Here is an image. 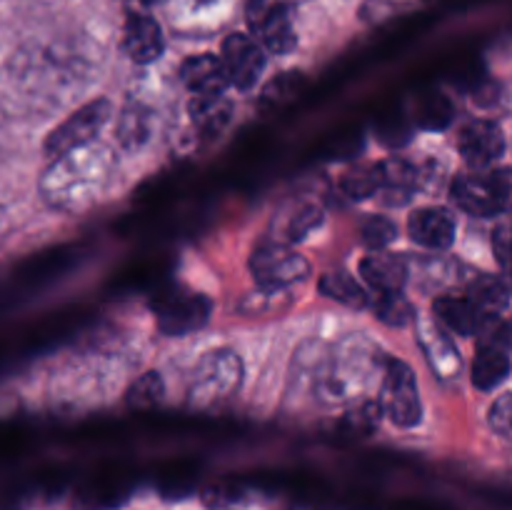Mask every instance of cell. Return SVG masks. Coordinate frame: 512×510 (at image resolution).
Wrapping results in <instances>:
<instances>
[{"label":"cell","instance_id":"10","mask_svg":"<svg viewBox=\"0 0 512 510\" xmlns=\"http://www.w3.org/2000/svg\"><path fill=\"white\" fill-rule=\"evenodd\" d=\"M220 60L233 88L253 90L265 70V48L253 35L233 33L223 40Z\"/></svg>","mask_w":512,"mask_h":510},{"label":"cell","instance_id":"8","mask_svg":"<svg viewBox=\"0 0 512 510\" xmlns=\"http://www.w3.org/2000/svg\"><path fill=\"white\" fill-rule=\"evenodd\" d=\"M158 328L165 335H188L203 328L213 313V300L203 293H193L185 288H173L158 295L153 303Z\"/></svg>","mask_w":512,"mask_h":510},{"label":"cell","instance_id":"33","mask_svg":"<svg viewBox=\"0 0 512 510\" xmlns=\"http://www.w3.org/2000/svg\"><path fill=\"white\" fill-rule=\"evenodd\" d=\"M140 3H145V5H150V3H155V0H140Z\"/></svg>","mask_w":512,"mask_h":510},{"label":"cell","instance_id":"7","mask_svg":"<svg viewBox=\"0 0 512 510\" xmlns=\"http://www.w3.org/2000/svg\"><path fill=\"white\" fill-rule=\"evenodd\" d=\"M250 273L263 290H283L310 275V263L285 243H263L250 255Z\"/></svg>","mask_w":512,"mask_h":510},{"label":"cell","instance_id":"32","mask_svg":"<svg viewBox=\"0 0 512 510\" xmlns=\"http://www.w3.org/2000/svg\"><path fill=\"white\" fill-rule=\"evenodd\" d=\"M493 343H498L500 348L512 350V318L503 320L493 328Z\"/></svg>","mask_w":512,"mask_h":510},{"label":"cell","instance_id":"11","mask_svg":"<svg viewBox=\"0 0 512 510\" xmlns=\"http://www.w3.org/2000/svg\"><path fill=\"white\" fill-rule=\"evenodd\" d=\"M458 150L473 170H485L505 153V135L493 120H473L458 135Z\"/></svg>","mask_w":512,"mask_h":510},{"label":"cell","instance_id":"19","mask_svg":"<svg viewBox=\"0 0 512 510\" xmlns=\"http://www.w3.org/2000/svg\"><path fill=\"white\" fill-rule=\"evenodd\" d=\"M465 298H468L490 323L498 325V318L510 305V285L505 283V280L495 278V275H478V278L470 280L468 295H465Z\"/></svg>","mask_w":512,"mask_h":510},{"label":"cell","instance_id":"23","mask_svg":"<svg viewBox=\"0 0 512 510\" xmlns=\"http://www.w3.org/2000/svg\"><path fill=\"white\" fill-rule=\"evenodd\" d=\"M318 288L325 298L338 300V303L348 305V308H365V305H368V293H365L363 285H360L350 273L323 275Z\"/></svg>","mask_w":512,"mask_h":510},{"label":"cell","instance_id":"2","mask_svg":"<svg viewBox=\"0 0 512 510\" xmlns=\"http://www.w3.org/2000/svg\"><path fill=\"white\" fill-rule=\"evenodd\" d=\"M388 360L380 358V348L370 343L363 335L343 340L325 365L318 378V393L328 403H343V400H355L370 388L373 378L378 375L380 365Z\"/></svg>","mask_w":512,"mask_h":510},{"label":"cell","instance_id":"15","mask_svg":"<svg viewBox=\"0 0 512 510\" xmlns=\"http://www.w3.org/2000/svg\"><path fill=\"white\" fill-rule=\"evenodd\" d=\"M180 80L193 95H220L230 85L220 55H193L180 65Z\"/></svg>","mask_w":512,"mask_h":510},{"label":"cell","instance_id":"1","mask_svg":"<svg viewBox=\"0 0 512 510\" xmlns=\"http://www.w3.org/2000/svg\"><path fill=\"white\" fill-rule=\"evenodd\" d=\"M113 173V153L105 145H83L53 158L40 180L45 203L58 210H83L98 198Z\"/></svg>","mask_w":512,"mask_h":510},{"label":"cell","instance_id":"5","mask_svg":"<svg viewBox=\"0 0 512 510\" xmlns=\"http://www.w3.org/2000/svg\"><path fill=\"white\" fill-rule=\"evenodd\" d=\"M250 35L275 55H285L298 45L293 25V0H250L245 8Z\"/></svg>","mask_w":512,"mask_h":510},{"label":"cell","instance_id":"22","mask_svg":"<svg viewBox=\"0 0 512 510\" xmlns=\"http://www.w3.org/2000/svg\"><path fill=\"white\" fill-rule=\"evenodd\" d=\"M383 185V165L380 163H360L345 170L340 188L350 200H368L373 195H380Z\"/></svg>","mask_w":512,"mask_h":510},{"label":"cell","instance_id":"16","mask_svg":"<svg viewBox=\"0 0 512 510\" xmlns=\"http://www.w3.org/2000/svg\"><path fill=\"white\" fill-rule=\"evenodd\" d=\"M360 275L370 288L378 290V295L400 293L403 285L408 283V260L403 255L375 250L373 255L363 258Z\"/></svg>","mask_w":512,"mask_h":510},{"label":"cell","instance_id":"3","mask_svg":"<svg viewBox=\"0 0 512 510\" xmlns=\"http://www.w3.org/2000/svg\"><path fill=\"white\" fill-rule=\"evenodd\" d=\"M450 198L463 213L475 218L512 213V168L455 175Z\"/></svg>","mask_w":512,"mask_h":510},{"label":"cell","instance_id":"26","mask_svg":"<svg viewBox=\"0 0 512 510\" xmlns=\"http://www.w3.org/2000/svg\"><path fill=\"white\" fill-rule=\"evenodd\" d=\"M150 133V113L143 108H125L120 115L118 138L125 148H138Z\"/></svg>","mask_w":512,"mask_h":510},{"label":"cell","instance_id":"18","mask_svg":"<svg viewBox=\"0 0 512 510\" xmlns=\"http://www.w3.org/2000/svg\"><path fill=\"white\" fill-rule=\"evenodd\" d=\"M188 113L200 135L215 138V135L228 128L230 118H233V103L225 98V93L193 95V100L188 105Z\"/></svg>","mask_w":512,"mask_h":510},{"label":"cell","instance_id":"6","mask_svg":"<svg viewBox=\"0 0 512 510\" xmlns=\"http://www.w3.org/2000/svg\"><path fill=\"white\" fill-rule=\"evenodd\" d=\"M380 405L383 413L400 428H415L423 418L418 383L415 373L403 360H388L383 368V385H380Z\"/></svg>","mask_w":512,"mask_h":510},{"label":"cell","instance_id":"34","mask_svg":"<svg viewBox=\"0 0 512 510\" xmlns=\"http://www.w3.org/2000/svg\"><path fill=\"white\" fill-rule=\"evenodd\" d=\"M290 510H310V508H290Z\"/></svg>","mask_w":512,"mask_h":510},{"label":"cell","instance_id":"12","mask_svg":"<svg viewBox=\"0 0 512 510\" xmlns=\"http://www.w3.org/2000/svg\"><path fill=\"white\" fill-rule=\"evenodd\" d=\"M123 48L135 63H155L165 48L163 30H160L158 20L145 13H130L123 30Z\"/></svg>","mask_w":512,"mask_h":510},{"label":"cell","instance_id":"30","mask_svg":"<svg viewBox=\"0 0 512 510\" xmlns=\"http://www.w3.org/2000/svg\"><path fill=\"white\" fill-rule=\"evenodd\" d=\"M320 220H323L320 208H313V205H305V208H300L298 213L293 215V223H290V228H288V240L305 238V235H308L315 225H320Z\"/></svg>","mask_w":512,"mask_h":510},{"label":"cell","instance_id":"21","mask_svg":"<svg viewBox=\"0 0 512 510\" xmlns=\"http://www.w3.org/2000/svg\"><path fill=\"white\" fill-rule=\"evenodd\" d=\"M510 375L508 350L498 343H483L473 363V385L478 390H495Z\"/></svg>","mask_w":512,"mask_h":510},{"label":"cell","instance_id":"24","mask_svg":"<svg viewBox=\"0 0 512 510\" xmlns=\"http://www.w3.org/2000/svg\"><path fill=\"white\" fill-rule=\"evenodd\" d=\"M375 318L383 320V323L393 325V328H403V325L413 323L415 320V308L408 298L400 293H385L378 295V303H375Z\"/></svg>","mask_w":512,"mask_h":510},{"label":"cell","instance_id":"28","mask_svg":"<svg viewBox=\"0 0 512 510\" xmlns=\"http://www.w3.org/2000/svg\"><path fill=\"white\" fill-rule=\"evenodd\" d=\"M360 235H363V243L368 245V248L380 250L398 238V225L390 218H385V215H373V218H368L363 223Z\"/></svg>","mask_w":512,"mask_h":510},{"label":"cell","instance_id":"17","mask_svg":"<svg viewBox=\"0 0 512 510\" xmlns=\"http://www.w3.org/2000/svg\"><path fill=\"white\" fill-rule=\"evenodd\" d=\"M418 345L423 348L430 368L440 378H455L460 370V353L455 350L453 340L433 323V320H418Z\"/></svg>","mask_w":512,"mask_h":510},{"label":"cell","instance_id":"29","mask_svg":"<svg viewBox=\"0 0 512 510\" xmlns=\"http://www.w3.org/2000/svg\"><path fill=\"white\" fill-rule=\"evenodd\" d=\"M495 258L505 273V283L512 288V225H500L493 233Z\"/></svg>","mask_w":512,"mask_h":510},{"label":"cell","instance_id":"25","mask_svg":"<svg viewBox=\"0 0 512 510\" xmlns=\"http://www.w3.org/2000/svg\"><path fill=\"white\" fill-rule=\"evenodd\" d=\"M380 415H383V405L373 400H358L345 413L343 428L353 435H370L380 425Z\"/></svg>","mask_w":512,"mask_h":510},{"label":"cell","instance_id":"14","mask_svg":"<svg viewBox=\"0 0 512 510\" xmlns=\"http://www.w3.org/2000/svg\"><path fill=\"white\" fill-rule=\"evenodd\" d=\"M435 315H438L440 323L445 328H450L453 333L465 335H480V333H493L495 325L470 303L468 298H455V295H440L433 303Z\"/></svg>","mask_w":512,"mask_h":510},{"label":"cell","instance_id":"13","mask_svg":"<svg viewBox=\"0 0 512 510\" xmlns=\"http://www.w3.org/2000/svg\"><path fill=\"white\" fill-rule=\"evenodd\" d=\"M408 233L423 248L445 250L455 240V218L445 208H420L410 215Z\"/></svg>","mask_w":512,"mask_h":510},{"label":"cell","instance_id":"27","mask_svg":"<svg viewBox=\"0 0 512 510\" xmlns=\"http://www.w3.org/2000/svg\"><path fill=\"white\" fill-rule=\"evenodd\" d=\"M163 395H165L163 378H160V373L150 370V373L140 375V378L130 385L125 400H128V405H133V408H150V405L160 403Z\"/></svg>","mask_w":512,"mask_h":510},{"label":"cell","instance_id":"20","mask_svg":"<svg viewBox=\"0 0 512 510\" xmlns=\"http://www.w3.org/2000/svg\"><path fill=\"white\" fill-rule=\"evenodd\" d=\"M383 185H380V198L388 205H403L413 198L418 190V170L403 158L383 160Z\"/></svg>","mask_w":512,"mask_h":510},{"label":"cell","instance_id":"9","mask_svg":"<svg viewBox=\"0 0 512 510\" xmlns=\"http://www.w3.org/2000/svg\"><path fill=\"white\" fill-rule=\"evenodd\" d=\"M110 113H113L110 100H90L88 105L75 110L68 120H63V123L48 135V140H45V153H48L50 158H60V155L70 153V150L90 145L95 140V135L103 130V125L108 123Z\"/></svg>","mask_w":512,"mask_h":510},{"label":"cell","instance_id":"4","mask_svg":"<svg viewBox=\"0 0 512 510\" xmlns=\"http://www.w3.org/2000/svg\"><path fill=\"white\" fill-rule=\"evenodd\" d=\"M240 380H243V363L238 355L228 348L210 350L193 370L190 403L198 408H220L238 393Z\"/></svg>","mask_w":512,"mask_h":510},{"label":"cell","instance_id":"31","mask_svg":"<svg viewBox=\"0 0 512 510\" xmlns=\"http://www.w3.org/2000/svg\"><path fill=\"white\" fill-rule=\"evenodd\" d=\"M490 425L505 438H512V393L500 395L490 408Z\"/></svg>","mask_w":512,"mask_h":510},{"label":"cell","instance_id":"35","mask_svg":"<svg viewBox=\"0 0 512 510\" xmlns=\"http://www.w3.org/2000/svg\"><path fill=\"white\" fill-rule=\"evenodd\" d=\"M510 225H512V223H510Z\"/></svg>","mask_w":512,"mask_h":510}]
</instances>
